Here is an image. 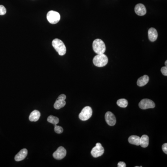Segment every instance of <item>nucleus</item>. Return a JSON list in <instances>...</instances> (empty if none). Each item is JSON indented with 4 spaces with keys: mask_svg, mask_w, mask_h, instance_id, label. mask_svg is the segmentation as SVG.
<instances>
[{
    "mask_svg": "<svg viewBox=\"0 0 167 167\" xmlns=\"http://www.w3.org/2000/svg\"><path fill=\"white\" fill-rule=\"evenodd\" d=\"M117 104L119 107L122 108H125L127 107L128 104V101L125 99H120L117 101Z\"/></svg>",
    "mask_w": 167,
    "mask_h": 167,
    "instance_id": "nucleus-18",
    "label": "nucleus"
},
{
    "mask_svg": "<svg viewBox=\"0 0 167 167\" xmlns=\"http://www.w3.org/2000/svg\"><path fill=\"white\" fill-rule=\"evenodd\" d=\"M7 10L4 6L3 5H0V15H3L6 14Z\"/></svg>",
    "mask_w": 167,
    "mask_h": 167,
    "instance_id": "nucleus-21",
    "label": "nucleus"
},
{
    "mask_svg": "<svg viewBox=\"0 0 167 167\" xmlns=\"http://www.w3.org/2000/svg\"><path fill=\"white\" fill-rule=\"evenodd\" d=\"M27 155V150L26 148L22 149L15 155L14 159L17 162L21 161L26 157Z\"/></svg>",
    "mask_w": 167,
    "mask_h": 167,
    "instance_id": "nucleus-12",
    "label": "nucleus"
},
{
    "mask_svg": "<svg viewBox=\"0 0 167 167\" xmlns=\"http://www.w3.org/2000/svg\"><path fill=\"white\" fill-rule=\"evenodd\" d=\"M148 39L150 41L154 42L157 40L158 33L157 30L153 27H151L148 31Z\"/></svg>",
    "mask_w": 167,
    "mask_h": 167,
    "instance_id": "nucleus-11",
    "label": "nucleus"
},
{
    "mask_svg": "<svg viewBox=\"0 0 167 167\" xmlns=\"http://www.w3.org/2000/svg\"><path fill=\"white\" fill-rule=\"evenodd\" d=\"M128 141L131 144L139 146L140 145V137L138 136L132 135L129 137Z\"/></svg>",
    "mask_w": 167,
    "mask_h": 167,
    "instance_id": "nucleus-15",
    "label": "nucleus"
},
{
    "mask_svg": "<svg viewBox=\"0 0 167 167\" xmlns=\"http://www.w3.org/2000/svg\"><path fill=\"white\" fill-rule=\"evenodd\" d=\"M67 155V151L64 148L60 146L57 150L53 153V157L57 160H61L63 159Z\"/></svg>",
    "mask_w": 167,
    "mask_h": 167,
    "instance_id": "nucleus-8",
    "label": "nucleus"
},
{
    "mask_svg": "<svg viewBox=\"0 0 167 167\" xmlns=\"http://www.w3.org/2000/svg\"><path fill=\"white\" fill-rule=\"evenodd\" d=\"M150 78L147 75H145L138 78L137 81V85L140 87H144L146 85L149 81Z\"/></svg>",
    "mask_w": 167,
    "mask_h": 167,
    "instance_id": "nucleus-14",
    "label": "nucleus"
},
{
    "mask_svg": "<svg viewBox=\"0 0 167 167\" xmlns=\"http://www.w3.org/2000/svg\"><path fill=\"white\" fill-rule=\"evenodd\" d=\"M52 45L59 55L63 56L65 54L67 48L61 40L58 39H54L52 41Z\"/></svg>",
    "mask_w": 167,
    "mask_h": 167,
    "instance_id": "nucleus-1",
    "label": "nucleus"
},
{
    "mask_svg": "<svg viewBox=\"0 0 167 167\" xmlns=\"http://www.w3.org/2000/svg\"><path fill=\"white\" fill-rule=\"evenodd\" d=\"M66 99V96L65 94H61L58 96V100H65Z\"/></svg>",
    "mask_w": 167,
    "mask_h": 167,
    "instance_id": "nucleus-24",
    "label": "nucleus"
},
{
    "mask_svg": "<svg viewBox=\"0 0 167 167\" xmlns=\"http://www.w3.org/2000/svg\"><path fill=\"white\" fill-rule=\"evenodd\" d=\"M41 117V113L37 110H34L31 113L29 117V120L31 122H36Z\"/></svg>",
    "mask_w": 167,
    "mask_h": 167,
    "instance_id": "nucleus-13",
    "label": "nucleus"
},
{
    "mask_svg": "<svg viewBox=\"0 0 167 167\" xmlns=\"http://www.w3.org/2000/svg\"><path fill=\"white\" fill-rule=\"evenodd\" d=\"M47 18L50 23L55 24L60 21V15L58 12L55 11H50L47 14Z\"/></svg>",
    "mask_w": 167,
    "mask_h": 167,
    "instance_id": "nucleus-4",
    "label": "nucleus"
},
{
    "mask_svg": "<svg viewBox=\"0 0 167 167\" xmlns=\"http://www.w3.org/2000/svg\"><path fill=\"white\" fill-rule=\"evenodd\" d=\"M92 110L90 107H86L82 109V111L79 114V118L82 121H87L91 117Z\"/></svg>",
    "mask_w": 167,
    "mask_h": 167,
    "instance_id": "nucleus-5",
    "label": "nucleus"
},
{
    "mask_svg": "<svg viewBox=\"0 0 167 167\" xmlns=\"http://www.w3.org/2000/svg\"><path fill=\"white\" fill-rule=\"evenodd\" d=\"M162 151H164V153H165L166 154H167V144L165 143L162 146Z\"/></svg>",
    "mask_w": 167,
    "mask_h": 167,
    "instance_id": "nucleus-23",
    "label": "nucleus"
},
{
    "mask_svg": "<svg viewBox=\"0 0 167 167\" xmlns=\"http://www.w3.org/2000/svg\"><path fill=\"white\" fill-rule=\"evenodd\" d=\"M55 125V127H54V131L56 133H58V134H61L63 132V129L62 127H61L60 126H58V125Z\"/></svg>",
    "mask_w": 167,
    "mask_h": 167,
    "instance_id": "nucleus-20",
    "label": "nucleus"
},
{
    "mask_svg": "<svg viewBox=\"0 0 167 167\" xmlns=\"http://www.w3.org/2000/svg\"><path fill=\"white\" fill-rule=\"evenodd\" d=\"M118 167H126V164L124 162H119L118 164Z\"/></svg>",
    "mask_w": 167,
    "mask_h": 167,
    "instance_id": "nucleus-25",
    "label": "nucleus"
},
{
    "mask_svg": "<svg viewBox=\"0 0 167 167\" xmlns=\"http://www.w3.org/2000/svg\"><path fill=\"white\" fill-rule=\"evenodd\" d=\"M106 122L110 126H114L116 123V117L112 112L108 111L105 115Z\"/></svg>",
    "mask_w": 167,
    "mask_h": 167,
    "instance_id": "nucleus-9",
    "label": "nucleus"
},
{
    "mask_svg": "<svg viewBox=\"0 0 167 167\" xmlns=\"http://www.w3.org/2000/svg\"><path fill=\"white\" fill-rule=\"evenodd\" d=\"M66 104L65 100H57L54 104V108L57 110H59L61 108L64 107Z\"/></svg>",
    "mask_w": 167,
    "mask_h": 167,
    "instance_id": "nucleus-17",
    "label": "nucleus"
},
{
    "mask_svg": "<svg viewBox=\"0 0 167 167\" xmlns=\"http://www.w3.org/2000/svg\"><path fill=\"white\" fill-rule=\"evenodd\" d=\"M47 121L49 123L53 124L54 125H56L57 124L59 123V119L57 117L51 115L48 117Z\"/></svg>",
    "mask_w": 167,
    "mask_h": 167,
    "instance_id": "nucleus-19",
    "label": "nucleus"
},
{
    "mask_svg": "<svg viewBox=\"0 0 167 167\" xmlns=\"http://www.w3.org/2000/svg\"><path fill=\"white\" fill-rule=\"evenodd\" d=\"M139 107L143 110L154 108L155 107V104L151 99H143L139 104Z\"/></svg>",
    "mask_w": 167,
    "mask_h": 167,
    "instance_id": "nucleus-7",
    "label": "nucleus"
},
{
    "mask_svg": "<svg viewBox=\"0 0 167 167\" xmlns=\"http://www.w3.org/2000/svg\"><path fill=\"white\" fill-rule=\"evenodd\" d=\"M165 66H166V67H167V61L166 60V61H165Z\"/></svg>",
    "mask_w": 167,
    "mask_h": 167,
    "instance_id": "nucleus-26",
    "label": "nucleus"
},
{
    "mask_svg": "<svg viewBox=\"0 0 167 167\" xmlns=\"http://www.w3.org/2000/svg\"><path fill=\"white\" fill-rule=\"evenodd\" d=\"M161 73H162L163 75H164V76H167V67H162L161 69Z\"/></svg>",
    "mask_w": 167,
    "mask_h": 167,
    "instance_id": "nucleus-22",
    "label": "nucleus"
},
{
    "mask_svg": "<svg viewBox=\"0 0 167 167\" xmlns=\"http://www.w3.org/2000/svg\"><path fill=\"white\" fill-rule=\"evenodd\" d=\"M135 11L136 14L139 16H143L146 14L147 11L145 6L143 4H137L135 8Z\"/></svg>",
    "mask_w": 167,
    "mask_h": 167,
    "instance_id": "nucleus-10",
    "label": "nucleus"
},
{
    "mask_svg": "<svg viewBox=\"0 0 167 167\" xmlns=\"http://www.w3.org/2000/svg\"><path fill=\"white\" fill-rule=\"evenodd\" d=\"M108 62V58L104 54H98L95 56L93 59V62L94 65L96 67H104L107 64Z\"/></svg>",
    "mask_w": 167,
    "mask_h": 167,
    "instance_id": "nucleus-3",
    "label": "nucleus"
},
{
    "mask_svg": "<svg viewBox=\"0 0 167 167\" xmlns=\"http://www.w3.org/2000/svg\"><path fill=\"white\" fill-rule=\"evenodd\" d=\"M92 47L95 53L98 54H104L106 50L105 44L101 39L95 40L92 44Z\"/></svg>",
    "mask_w": 167,
    "mask_h": 167,
    "instance_id": "nucleus-2",
    "label": "nucleus"
},
{
    "mask_svg": "<svg viewBox=\"0 0 167 167\" xmlns=\"http://www.w3.org/2000/svg\"><path fill=\"white\" fill-rule=\"evenodd\" d=\"M149 144V137L146 135H144L140 137V145L142 147L146 148L148 146Z\"/></svg>",
    "mask_w": 167,
    "mask_h": 167,
    "instance_id": "nucleus-16",
    "label": "nucleus"
},
{
    "mask_svg": "<svg viewBox=\"0 0 167 167\" xmlns=\"http://www.w3.org/2000/svg\"><path fill=\"white\" fill-rule=\"evenodd\" d=\"M104 151V148L103 147L101 144L98 143L96 144V146L92 148L91 153L92 157L97 158L103 155Z\"/></svg>",
    "mask_w": 167,
    "mask_h": 167,
    "instance_id": "nucleus-6",
    "label": "nucleus"
}]
</instances>
